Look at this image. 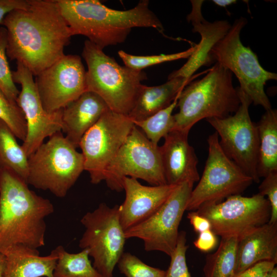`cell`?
<instances>
[{"mask_svg":"<svg viewBox=\"0 0 277 277\" xmlns=\"http://www.w3.org/2000/svg\"><path fill=\"white\" fill-rule=\"evenodd\" d=\"M7 30V56L36 76L64 55L72 36L55 0H29L9 12L1 24Z\"/></svg>","mask_w":277,"mask_h":277,"instance_id":"obj_1","label":"cell"},{"mask_svg":"<svg viewBox=\"0 0 277 277\" xmlns=\"http://www.w3.org/2000/svg\"><path fill=\"white\" fill-rule=\"evenodd\" d=\"M26 181L0 166V253L22 246L45 245V218L54 212L50 201L30 190Z\"/></svg>","mask_w":277,"mask_h":277,"instance_id":"obj_2","label":"cell"},{"mask_svg":"<svg viewBox=\"0 0 277 277\" xmlns=\"http://www.w3.org/2000/svg\"><path fill=\"white\" fill-rule=\"evenodd\" d=\"M72 36L81 35L103 49L124 43L132 29L152 28L163 33V26L141 0L133 8L117 10L97 0H55Z\"/></svg>","mask_w":277,"mask_h":277,"instance_id":"obj_3","label":"cell"},{"mask_svg":"<svg viewBox=\"0 0 277 277\" xmlns=\"http://www.w3.org/2000/svg\"><path fill=\"white\" fill-rule=\"evenodd\" d=\"M240 99L232 73L216 63L201 79L192 81L180 92L179 112L173 115V130L189 133L204 118H224L238 109Z\"/></svg>","mask_w":277,"mask_h":277,"instance_id":"obj_4","label":"cell"},{"mask_svg":"<svg viewBox=\"0 0 277 277\" xmlns=\"http://www.w3.org/2000/svg\"><path fill=\"white\" fill-rule=\"evenodd\" d=\"M82 55L87 66V91L97 94L111 111L128 116L142 82L147 78L146 74L121 66L88 39L84 42Z\"/></svg>","mask_w":277,"mask_h":277,"instance_id":"obj_5","label":"cell"},{"mask_svg":"<svg viewBox=\"0 0 277 277\" xmlns=\"http://www.w3.org/2000/svg\"><path fill=\"white\" fill-rule=\"evenodd\" d=\"M84 170L82 153L60 131L50 136L28 157L27 183L64 197Z\"/></svg>","mask_w":277,"mask_h":277,"instance_id":"obj_6","label":"cell"},{"mask_svg":"<svg viewBox=\"0 0 277 277\" xmlns=\"http://www.w3.org/2000/svg\"><path fill=\"white\" fill-rule=\"evenodd\" d=\"M246 24L245 18L236 19L226 35L212 48L209 56L212 62L216 61L235 74L240 84L239 88L254 105H260L267 110L272 108L264 86L269 80H276L277 74L265 70L256 54L242 43L240 33Z\"/></svg>","mask_w":277,"mask_h":277,"instance_id":"obj_7","label":"cell"},{"mask_svg":"<svg viewBox=\"0 0 277 277\" xmlns=\"http://www.w3.org/2000/svg\"><path fill=\"white\" fill-rule=\"evenodd\" d=\"M120 206L101 203L81 220L85 230L79 247L87 249L93 266L102 277H113L115 266L124 252L126 238L120 220Z\"/></svg>","mask_w":277,"mask_h":277,"instance_id":"obj_8","label":"cell"},{"mask_svg":"<svg viewBox=\"0 0 277 277\" xmlns=\"http://www.w3.org/2000/svg\"><path fill=\"white\" fill-rule=\"evenodd\" d=\"M208 154L202 176L192 190L186 210L196 211L203 205L217 203L241 194L253 182L224 153L215 132L208 139Z\"/></svg>","mask_w":277,"mask_h":277,"instance_id":"obj_9","label":"cell"},{"mask_svg":"<svg viewBox=\"0 0 277 277\" xmlns=\"http://www.w3.org/2000/svg\"><path fill=\"white\" fill-rule=\"evenodd\" d=\"M240 105L233 115L224 118L206 119L217 133L219 143L226 155L253 182H260L257 173L259 138L256 124L250 117V97L236 88Z\"/></svg>","mask_w":277,"mask_h":277,"instance_id":"obj_10","label":"cell"},{"mask_svg":"<svg viewBox=\"0 0 277 277\" xmlns=\"http://www.w3.org/2000/svg\"><path fill=\"white\" fill-rule=\"evenodd\" d=\"M125 177L142 179L152 186L167 184L160 146L135 125L107 168L104 181L110 189L119 192Z\"/></svg>","mask_w":277,"mask_h":277,"instance_id":"obj_11","label":"cell"},{"mask_svg":"<svg viewBox=\"0 0 277 277\" xmlns=\"http://www.w3.org/2000/svg\"><path fill=\"white\" fill-rule=\"evenodd\" d=\"M134 125L127 115L109 109L83 136L78 147L92 184L104 181L107 168Z\"/></svg>","mask_w":277,"mask_h":277,"instance_id":"obj_12","label":"cell"},{"mask_svg":"<svg viewBox=\"0 0 277 277\" xmlns=\"http://www.w3.org/2000/svg\"><path fill=\"white\" fill-rule=\"evenodd\" d=\"M193 184L186 181L177 185L153 214L125 231L126 239H140L146 251H159L170 256L176 247L179 227Z\"/></svg>","mask_w":277,"mask_h":277,"instance_id":"obj_13","label":"cell"},{"mask_svg":"<svg viewBox=\"0 0 277 277\" xmlns=\"http://www.w3.org/2000/svg\"><path fill=\"white\" fill-rule=\"evenodd\" d=\"M210 222L211 230L221 238H239L269 222L271 207L259 193L252 196H230L221 202L203 205L197 210Z\"/></svg>","mask_w":277,"mask_h":277,"instance_id":"obj_14","label":"cell"},{"mask_svg":"<svg viewBox=\"0 0 277 277\" xmlns=\"http://www.w3.org/2000/svg\"><path fill=\"white\" fill-rule=\"evenodd\" d=\"M86 71L77 55H64L35 76V83L44 109H63L87 91Z\"/></svg>","mask_w":277,"mask_h":277,"instance_id":"obj_15","label":"cell"},{"mask_svg":"<svg viewBox=\"0 0 277 277\" xmlns=\"http://www.w3.org/2000/svg\"><path fill=\"white\" fill-rule=\"evenodd\" d=\"M16 64V69L12 71V75L14 83L21 86L16 102L26 122V136L22 147L29 157L46 137L62 131V109L54 112L46 111L37 93L33 75L21 63Z\"/></svg>","mask_w":277,"mask_h":277,"instance_id":"obj_16","label":"cell"},{"mask_svg":"<svg viewBox=\"0 0 277 277\" xmlns=\"http://www.w3.org/2000/svg\"><path fill=\"white\" fill-rule=\"evenodd\" d=\"M177 186L169 184L144 186L136 179L124 177L125 199L120 205V220L123 230L134 226L153 214Z\"/></svg>","mask_w":277,"mask_h":277,"instance_id":"obj_17","label":"cell"},{"mask_svg":"<svg viewBox=\"0 0 277 277\" xmlns=\"http://www.w3.org/2000/svg\"><path fill=\"white\" fill-rule=\"evenodd\" d=\"M192 9L187 16L188 22L193 26L192 31L198 32L201 38L186 63L180 69L171 72L168 80L182 77H191L194 73L201 66L212 63L209 52L213 46L223 38L231 28V25L225 20L216 21L211 23L207 21L202 13V6L204 1H191Z\"/></svg>","mask_w":277,"mask_h":277,"instance_id":"obj_18","label":"cell"},{"mask_svg":"<svg viewBox=\"0 0 277 277\" xmlns=\"http://www.w3.org/2000/svg\"><path fill=\"white\" fill-rule=\"evenodd\" d=\"M189 133L177 130L164 138L160 151L167 184L178 185L185 182L195 183L200 180L198 159L188 143Z\"/></svg>","mask_w":277,"mask_h":277,"instance_id":"obj_19","label":"cell"},{"mask_svg":"<svg viewBox=\"0 0 277 277\" xmlns=\"http://www.w3.org/2000/svg\"><path fill=\"white\" fill-rule=\"evenodd\" d=\"M110 109L96 93L86 91L62 109V131L76 148L84 134Z\"/></svg>","mask_w":277,"mask_h":277,"instance_id":"obj_20","label":"cell"},{"mask_svg":"<svg viewBox=\"0 0 277 277\" xmlns=\"http://www.w3.org/2000/svg\"><path fill=\"white\" fill-rule=\"evenodd\" d=\"M264 261L277 263V223L268 222L237 239L235 274Z\"/></svg>","mask_w":277,"mask_h":277,"instance_id":"obj_21","label":"cell"},{"mask_svg":"<svg viewBox=\"0 0 277 277\" xmlns=\"http://www.w3.org/2000/svg\"><path fill=\"white\" fill-rule=\"evenodd\" d=\"M3 254L5 264L2 277H53L58 250L56 247L49 255L41 256L37 249L15 246Z\"/></svg>","mask_w":277,"mask_h":277,"instance_id":"obj_22","label":"cell"},{"mask_svg":"<svg viewBox=\"0 0 277 277\" xmlns=\"http://www.w3.org/2000/svg\"><path fill=\"white\" fill-rule=\"evenodd\" d=\"M197 75L189 78L177 77L155 86L142 84L133 107L128 115L132 121L143 120L169 106L184 87Z\"/></svg>","mask_w":277,"mask_h":277,"instance_id":"obj_23","label":"cell"},{"mask_svg":"<svg viewBox=\"0 0 277 277\" xmlns=\"http://www.w3.org/2000/svg\"><path fill=\"white\" fill-rule=\"evenodd\" d=\"M256 124L259 149L257 166L259 177L277 171V111L266 110Z\"/></svg>","mask_w":277,"mask_h":277,"instance_id":"obj_24","label":"cell"},{"mask_svg":"<svg viewBox=\"0 0 277 277\" xmlns=\"http://www.w3.org/2000/svg\"><path fill=\"white\" fill-rule=\"evenodd\" d=\"M16 138L8 126L0 120V166L11 170L27 182L28 157Z\"/></svg>","mask_w":277,"mask_h":277,"instance_id":"obj_25","label":"cell"},{"mask_svg":"<svg viewBox=\"0 0 277 277\" xmlns=\"http://www.w3.org/2000/svg\"><path fill=\"white\" fill-rule=\"evenodd\" d=\"M237 238H222L217 249L206 256L205 277H233L236 266Z\"/></svg>","mask_w":277,"mask_h":277,"instance_id":"obj_26","label":"cell"},{"mask_svg":"<svg viewBox=\"0 0 277 277\" xmlns=\"http://www.w3.org/2000/svg\"><path fill=\"white\" fill-rule=\"evenodd\" d=\"M58 257L53 270V277H102L89 259V251L71 253L60 245L57 247Z\"/></svg>","mask_w":277,"mask_h":277,"instance_id":"obj_27","label":"cell"},{"mask_svg":"<svg viewBox=\"0 0 277 277\" xmlns=\"http://www.w3.org/2000/svg\"><path fill=\"white\" fill-rule=\"evenodd\" d=\"M179 94L166 108L146 119L133 122L134 125L139 127L153 144L158 145L160 140L163 137L165 138L173 130L174 119L172 112L177 106Z\"/></svg>","mask_w":277,"mask_h":277,"instance_id":"obj_28","label":"cell"},{"mask_svg":"<svg viewBox=\"0 0 277 277\" xmlns=\"http://www.w3.org/2000/svg\"><path fill=\"white\" fill-rule=\"evenodd\" d=\"M0 120L10 129L16 138L25 140L27 126L25 116L16 102L10 100L0 88Z\"/></svg>","mask_w":277,"mask_h":277,"instance_id":"obj_29","label":"cell"},{"mask_svg":"<svg viewBox=\"0 0 277 277\" xmlns=\"http://www.w3.org/2000/svg\"><path fill=\"white\" fill-rule=\"evenodd\" d=\"M195 49L192 46L189 49L180 52L169 54L140 56L129 54L123 50L118 51V54L125 66L133 70L142 71L148 67L167 62L189 58Z\"/></svg>","mask_w":277,"mask_h":277,"instance_id":"obj_30","label":"cell"},{"mask_svg":"<svg viewBox=\"0 0 277 277\" xmlns=\"http://www.w3.org/2000/svg\"><path fill=\"white\" fill-rule=\"evenodd\" d=\"M116 265L126 277H164L166 273L165 270L145 264L129 252H123Z\"/></svg>","mask_w":277,"mask_h":277,"instance_id":"obj_31","label":"cell"},{"mask_svg":"<svg viewBox=\"0 0 277 277\" xmlns=\"http://www.w3.org/2000/svg\"><path fill=\"white\" fill-rule=\"evenodd\" d=\"M7 30L4 27H0V88L10 100L16 102L19 91L13 82L12 71L7 60Z\"/></svg>","mask_w":277,"mask_h":277,"instance_id":"obj_32","label":"cell"},{"mask_svg":"<svg viewBox=\"0 0 277 277\" xmlns=\"http://www.w3.org/2000/svg\"><path fill=\"white\" fill-rule=\"evenodd\" d=\"M186 233L179 232L175 248L170 256V263L164 277H191L186 262Z\"/></svg>","mask_w":277,"mask_h":277,"instance_id":"obj_33","label":"cell"},{"mask_svg":"<svg viewBox=\"0 0 277 277\" xmlns=\"http://www.w3.org/2000/svg\"><path fill=\"white\" fill-rule=\"evenodd\" d=\"M259 187V193L267 196L271 214L269 223H277V171H273L265 177Z\"/></svg>","mask_w":277,"mask_h":277,"instance_id":"obj_34","label":"cell"},{"mask_svg":"<svg viewBox=\"0 0 277 277\" xmlns=\"http://www.w3.org/2000/svg\"><path fill=\"white\" fill-rule=\"evenodd\" d=\"M275 265L271 261L259 262L233 277H269Z\"/></svg>","mask_w":277,"mask_h":277,"instance_id":"obj_35","label":"cell"},{"mask_svg":"<svg viewBox=\"0 0 277 277\" xmlns=\"http://www.w3.org/2000/svg\"><path fill=\"white\" fill-rule=\"evenodd\" d=\"M217 243V235L211 230H207L199 233L194 241V246L203 252H208L214 249Z\"/></svg>","mask_w":277,"mask_h":277,"instance_id":"obj_36","label":"cell"},{"mask_svg":"<svg viewBox=\"0 0 277 277\" xmlns=\"http://www.w3.org/2000/svg\"><path fill=\"white\" fill-rule=\"evenodd\" d=\"M194 230L199 234L207 230H211L210 221L200 215L196 211H191L187 215Z\"/></svg>","mask_w":277,"mask_h":277,"instance_id":"obj_37","label":"cell"},{"mask_svg":"<svg viewBox=\"0 0 277 277\" xmlns=\"http://www.w3.org/2000/svg\"><path fill=\"white\" fill-rule=\"evenodd\" d=\"M28 2L29 0H0V24L9 12L26 7Z\"/></svg>","mask_w":277,"mask_h":277,"instance_id":"obj_38","label":"cell"},{"mask_svg":"<svg viewBox=\"0 0 277 277\" xmlns=\"http://www.w3.org/2000/svg\"><path fill=\"white\" fill-rule=\"evenodd\" d=\"M212 2L217 6L221 7H226L227 6L235 3V0H213Z\"/></svg>","mask_w":277,"mask_h":277,"instance_id":"obj_39","label":"cell"},{"mask_svg":"<svg viewBox=\"0 0 277 277\" xmlns=\"http://www.w3.org/2000/svg\"><path fill=\"white\" fill-rule=\"evenodd\" d=\"M5 264V256L0 253V277H2Z\"/></svg>","mask_w":277,"mask_h":277,"instance_id":"obj_40","label":"cell"},{"mask_svg":"<svg viewBox=\"0 0 277 277\" xmlns=\"http://www.w3.org/2000/svg\"><path fill=\"white\" fill-rule=\"evenodd\" d=\"M269 277H277V267H275Z\"/></svg>","mask_w":277,"mask_h":277,"instance_id":"obj_41","label":"cell"}]
</instances>
